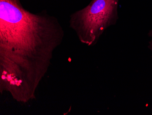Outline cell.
<instances>
[{
    "label": "cell",
    "mask_w": 152,
    "mask_h": 115,
    "mask_svg": "<svg viewBox=\"0 0 152 115\" xmlns=\"http://www.w3.org/2000/svg\"><path fill=\"white\" fill-rule=\"evenodd\" d=\"M64 32L58 19L24 9L20 0H0V91L14 99L36 98Z\"/></svg>",
    "instance_id": "obj_1"
},
{
    "label": "cell",
    "mask_w": 152,
    "mask_h": 115,
    "mask_svg": "<svg viewBox=\"0 0 152 115\" xmlns=\"http://www.w3.org/2000/svg\"><path fill=\"white\" fill-rule=\"evenodd\" d=\"M119 1L92 0L86 7L71 15L70 27L82 43L95 45L105 31L117 24Z\"/></svg>",
    "instance_id": "obj_2"
},
{
    "label": "cell",
    "mask_w": 152,
    "mask_h": 115,
    "mask_svg": "<svg viewBox=\"0 0 152 115\" xmlns=\"http://www.w3.org/2000/svg\"><path fill=\"white\" fill-rule=\"evenodd\" d=\"M148 35V36L150 38V40L148 42V48L152 53V29L149 31Z\"/></svg>",
    "instance_id": "obj_3"
}]
</instances>
